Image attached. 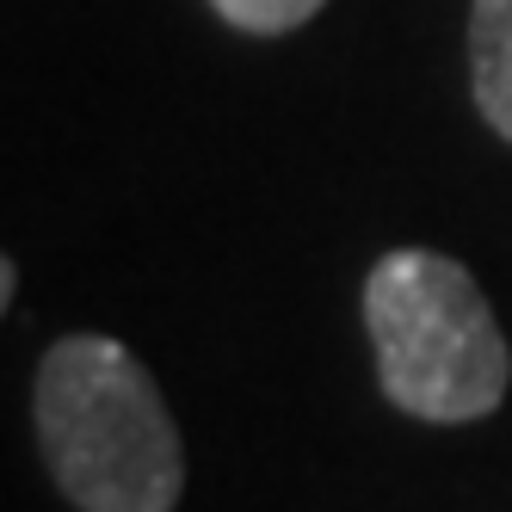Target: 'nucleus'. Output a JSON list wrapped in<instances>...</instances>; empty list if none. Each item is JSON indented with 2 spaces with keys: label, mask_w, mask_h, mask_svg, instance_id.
Masks as SVG:
<instances>
[{
  "label": "nucleus",
  "mask_w": 512,
  "mask_h": 512,
  "mask_svg": "<svg viewBox=\"0 0 512 512\" xmlns=\"http://www.w3.org/2000/svg\"><path fill=\"white\" fill-rule=\"evenodd\" d=\"M38 438L81 512H173L186 488V451L155 377L105 334L56 340L38 364Z\"/></svg>",
  "instance_id": "obj_1"
},
{
  "label": "nucleus",
  "mask_w": 512,
  "mask_h": 512,
  "mask_svg": "<svg viewBox=\"0 0 512 512\" xmlns=\"http://www.w3.org/2000/svg\"><path fill=\"white\" fill-rule=\"evenodd\" d=\"M364 327L383 395L414 420H482L512 383L506 334L457 260L395 247L364 278Z\"/></svg>",
  "instance_id": "obj_2"
},
{
  "label": "nucleus",
  "mask_w": 512,
  "mask_h": 512,
  "mask_svg": "<svg viewBox=\"0 0 512 512\" xmlns=\"http://www.w3.org/2000/svg\"><path fill=\"white\" fill-rule=\"evenodd\" d=\"M469 75L482 118L512 142V0H475L469 13Z\"/></svg>",
  "instance_id": "obj_3"
},
{
  "label": "nucleus",
  "mask_w": 512,
  "mask_h": 512,
  "mask_svg": "<svg viewBox=\"0 0 512 512\" xmlns=\"http://www.w3.org/2000/svg\"><path fill=\"white\" fill-rule=\"evenodd\" d=\"M210 7L223 13L229 25L272 38V31H290V25H303L309 13H321V0H210Z\"/></svg>",
  "instance_id": "obj_4"
},
{
  "label": "nucleus",
  "mask_w": 512,
  "mask_h": 512,
  "mask_svg": "<svg viewBox=\"0 0 512 512\" xmlns=\"http://www.w3.org/2000/svg\"><path fill=\"white\" fill-rule=\"evenodd\" d=\"M13 290H19V266L7 260V266H0V303H13Z\"/></svg>",
  "instance_id": "obj_5"
}]
</instances>
